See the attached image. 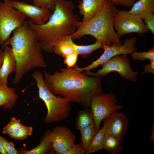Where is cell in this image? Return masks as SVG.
Here are the masks:
<instances>
[{"label": "cell", "mask_w": 154, "mask_h": 154, "mask_svg": "<svg viewBox=\"0 0 154 154\" xmlns=\"http://www.w3.org/2000/svg\"><path fill=\"white\" fill-rule=\"evenodd\" d=\"M43 76L45 84L52 93L85 108L90 107L93 97L103 93L100 78L78 72L74 66L52 74L45 71Z\"/></svg>", "instance_id": "obj_1"}, {"label": "cell", "mask_w": 154, "mask_h": 154, "mask_svg": "<svg viewBox=\"0 0 154 154\" xmlns=\"http://www.w3.org/2000/svg\"><path fill=\"white\" fill-rule=\"evenodd\" d=\"M74 8L70 1L55 0L53 13L45 23L38 25L30 20L27 21L35 33L42 50L53 52V47L56 42L63 38L72 36L75 32L79 17L73 12Z\"/></svg>", "instance_id": "obj_2"}, {"label": "cell", "mask_w": 154, "mask_h": 154, "mask_svg": "<svg viewBox=\"0 0 154 154\" xmlns=\"http://www.w3.org/2000/svg\"><path fill=\"white\" fill-rule=\"evenodd\" d=\"M13 33V36L4 42L2 49L7 45L11 47L17 62L12 83L17 84L31 70L46 66L36 34L27 21L16 29Z\"/></svg>", "instance_id": "obj_3"}, {"label": "cell", "mask_w": 154, "mask_h": 154, "mask_svg": "<svg viewBox=\"0 0 154 154\" xmlns=\"http://www.w3.org/2000/svg\"><path fill=\"white\" fill-rule=\"evenodd\" d=\"M117 10L109 0H105L100 10L93 17L86 21L77 22L72 39H78L88 35L94 37L102 45L121 44L113 24L114 17Z\"/></svg>", "instance_id": "obj_4"}, {"label": "cell", "mask_w": 154, "mask_h": 154, "mask_svg": "<svg viewBox=\"0 0 154 154\" xmlns=\"http://www.w3.org/2000/svg\"><path fill=\"white\" fill-rule=\"evenodd\" d=\"M31 76L36 81L39 98L44 102L47 108L45 122L50 123L66 118L71 110V102L66 98L55 96L45 84L44 76L41 72L34 71Z\"/></svg>", "instance_id": "obj_5"}, {"label": "cell", "mask_w": 154, "mask_h": 154, "mask_svg": "<svg viewBox=\"0 0 154 154\" xmlns=\"http://www.w3.org/2000/svg\"><path fill=\"white\" fill-rule=\"evenodd\" d=\"M12 1L4 0L0 3V45L2 46L11 33L25 21L26 16L13 7Z\"/></svg>", "instance_id": "obj_6"}, {"label": "cell", "mask_w": 154, "mask_h": 154, "mask_svg": "<svg viewBox=\"0 0 154 154\" xmlns=\"http://www.w3.org/2000/svg\"><path fill=\"white\" fill-rule=\"evenodd\" d=\"M100 66L102 68L96 72L89 71L85 72L84 73L99 78L106 76L112 72H115L125 80L132 82L136 81L138 72L132 70L130 61L127 55L116 56Z\"/></svg>", "instance_id": "obj_7"}, {"label": "cell", "mask_w": 154, "mask_h": 154, "mask_svg": "<svg viewBox=\"0 0 154 154\" xmlns=\"http://www.w3.org/2000/svg\"><path fill=\"white\" fill-rule=\"evenodd\" d=\"M118 100L114 94L103 93L93 97L90 107L97 132L100 129L101 121L113 112L122 109V106L117 104Z\"/></svg>", "instance_id": "obj_8"}, {"label": "cell", "mask_w": 154, "mask_h": 154, "mask_svg": "<svg viewBox=\"0 0 154 154\" xmlns=\"http://www.w3.org/2000/svg\"><path fill=\"white\" fill-rule=\"evenodd\" d=\"M113 24L119 38L125 34L136 33L142 35L148 32L143 20L128 11L117 10L114 17Z\"/></svg>", "instance_id": "obj_9"}, {"label": "cell", "mask_w": 154, "mask_h": 154, "mask_svg": "<svg viewBox=\"0 0 154 154\" xmlns=\"http://www.w3.org/2000/svg\"><path fill=\"white\" fill-rule=\"evenodd\" d=\"M137 38L135 37L130 38H127L122 44H113L111 45H102L101 48L104 50L102 55L98 59L92 62L90 65L84 68L79 67L77 65L74 66L78 72H82L90 71L96 68L112 57L118 55H127L136 51L137 49L135 47Z\"/></svg>", "instance_id": "obj_10"}, {"label": "cell", "mask_w": 154, "mask_h": 154, "mask_svg": "<svg viewBox=\"0 0 154 154\" xmlns=\"http://www.w3.org/2000/svg\"><path fill=\"white\" fill-rule=\"evenodd\" d=\"M52 148L57 154H67L76 144V136L68 128L57 126L52 130Z\"/></svg>", "instance_id": "obj_11"}, {"label": "cell", "mask_w": 154, "mask_h": 154, "mask_svg": "<svg viewBox=\"0 0 154 154\" xmlns=\"http://www.w3.org/2000/svg\"><path fill=\"white\" fill-rule=\"evenodd\" d=\"M13 7L29 18L33 23L41 25L49 19L52 13L50 10L18 0H12Z\"/></svg>", "instance_id": "obj_12"}, {"label": "cell", "mask_w": 154, "mask_h": 154, "mask_svg": "<svg viewBox=\"0 0 154 154\" xmlns=\"http://www.w3.org/2000/svg\"><path fill=\"white\" fill-rule=\"evenodd\" d=\"M103 121L106 127L105 134L123 139L128 129L129 122L127 117L124 113L114 112Z\"/></svg>", "instance_id": "obj_13"}, {"label": "cell", "mask_w": 154, "mask_h": 154, "mask_svg": "<svg viewBox=\"0 0 154 154\" xmlns=\"http://www.w3.org/2000/svg\"><path fill=\"white\" fill-rule=\"evenodd\" d=\"M3 59L0 69V85L7 84L9 74L15 71L17 62L11 47L7 45L3 48Z\"/></svg>", "instance_id": "obj_14"}, {"label": "cell", "mask_w": 154, "mask_h": 154, "mask_svg": "<svg viewBox=\"0 0 154 154\" xmlns=\"http://www.w3.org/2000/svg\"><path fill=\"white\" fill-rule=\"evenodd\" d=\"M105 0H82L78 6L79 12L83 16L82 21L89 20L95 15L101 8Z\"/></svg>", "instance_id": "obj_15"}, {"label": "cell", "mask_w": 154, "mask_h": 154, "mask_svg": "<svg viewBox=\"0 0 154 154\" xmlns=\"http://www.w3.org/2000/svg\"><path fill=\"white\" fill-rule=\"evenodd\" d=\"M19 98L16 89L7 84L0 85V108L3 110L11 109Z\"/></svg>", "instance_id": "obj_16"}, {"label": "cell", "mask_w": 154, "mask_h": 154, "mask_svg": "<svg viewBox=\"0 0 154 154\" xmlns=\"http://www.w3.org/2000/svg\"><path fill=\"white\" fill-rule=\"evenodd\" d=\"M52 130H46L40 139V143L36 147L29 150L24 148L19 150V154H45L52 148V144L50 137Z\"/></svg>", "instance_id": "obj_17"}, {"label": "cell", "mask_w": 154, "mask_h": 154, "mask_svg": "<svg viewBox=\"0 0 154 154\" xmlns=\"http://www.w3.org/2000/svg\"><path fill=\"white\" fill-rule=\"evenodd\" d=\"M128 11L142 19L148 13L154 12V0H139L134 3Z\"/></svg>", "instance_id": "obj_18"}, {"label": "cell", "mask_w": 154, "mask_h": 154, "mask_svg": "<svg viewBox=\"0 0 154 154\" xmlns=\"http://www.w3.org/2000/svg\"><path fill=\"white\" fill-rule=\"evenodd\" d=\"M73 42L71 36L63 38L53 46V52L64 58L67 55L75 52L73 46Z\"/></svg>", "instance_id": "obj_19"}, {"label": "cell", "mask_w": 154, "mask_h": 154, "mask_svg": "<svg viewBox=\"0 0 154 154\" xmlns=\"http://www.w3.org/2000/svg\"><path fill=\"white\" fill-rule=\"evenodd\" d=\"M76 128L80 131L94 123V118L91 109L85 108L79 111L75 120Z\"/></svg>", "instance_id": "obj_20"}, {"label": "cell", "mask_w": 154, "mask_h": 154, "mask_svg": "<svg viewBox=\"0 0 154 154\" xmlns=\"http://www.w3.org/2000/svg\"><path fill=\"white\" fill-rule=\"evenodd\" d=\"M123 140L113 135L105 134L104 142V149L110 154H118L123 149L121 142Z\"/></svg>", "instance_id": "obj_21"}, {"label": "cell", "mask_w": 154, "mask_h": 154, "mask_svg": "<svg viewBox=\"0 0 154 154\" xmlns=\"http://www.w3.org/2000/svg\"><path fill=\"white\" fill-rule=\"evenodd\" d=\"M105 133L106 127L104 125L96 133L90 145L86 150L85 154L93 153L104 149Z\"/></svg>", "instance_id": "obj_22"}, {"label": "cell", "mask_w": 154, "mask_h": 154, "mask_svg": "<svg viewBox=\"0 0 154 154\" xmlns=\"http://www.w3.org/2000/svg\"><path fill=\"white\" fill-rule=\"evenodd\" d=\"M73 46L75 52L80 55L83 58L86 59L94 51L101 48L102 44L96 40L94 43L88 45H79L74 42Z\"/></svg>", "instance_id": "obj_23"}, {"label": "cell", "mask_w": 154, "mask_h": 154, "mask_svg": "<svg viewBox=\"0 0 154 154\" xmlns=\"http://www.w3.org/2000/svg\"><path fill=\"white\" fill-rule=\"evenodd\" d=\"M80 131L81 136L80 143L86 151L97 132L94 123L82 129Z\"/></svg>", "instance_id": "obj_24"}, {"label": "cell", "mask_w": 154, "mask_h": 154, "mask_svg": "<svg viewBox=\"0 0 154 154\" xmlns=\"http://www.w3.org/2000/svg\"><path fill=\"white\" fill-rule=\"evenodd\" d=\"M33 128L30 126L23 125L18 130L9 136L13 139L17 140H24L31 135Z\"/></svg>", "instance_id": "obj_25"}, {"label": "cell", "mask_w": 154, "mask_h": 154, "mask_svg": "<svg viewBox=\"0 0 154 154\" xmlns=\"http://www.w3.org/2000/svg\"><path fill=\"white\" fill-rule=\"evenodd\" d=\"M22 125L20 119H17L15 117H12L7 125L3 128L2 132L9 135L18 130Z\"/></svg>", "instance_id": "obj_26"}, {"label": "cell", "mask_w": 154, "mask_h": 154, "mask_svg": "<svg viewBox=\"0 0 154 154\" xmlns=\"http://www.w3.org/2000/svg\"><path fill=\"white\" fill-rule=\"evenodd\" d=\"M133 59L136 60L143 61L145 59L149 60L150 61L154 60V47L150 49L148 51H143L138 52L135 51L131 53Z\"/></svg>", "instance_id": "obj_27"}, {"label": "cell", "mask_w": 154, "mask_h": 154, "mask_svg": "<svg viewBox=\"0 0 154 154\" xmlns=\"http://www.w3.org/2000/svg\"><path fill=\"white\" fill-rule=\"evenodd\" d=\"M33 5L53 11L55 0H32Z\"/></svg>", "instance_id": "obj_28"}, {"label": "cell", "mask_w": 154, "mask_h": 154, "mask_svg": "<svg viewBox=\"0 0 154 154\" xmlns=\"http://www.w3.org/2000/svg\"><path fill=\"white\" fill-rule=\"evenodd\" d=\"M0 139L7 154H19V150L16 149L13 142L8 141L1 135Z\"/></svg>", "instance_id": "obj_29"}, {"label": "cell", "mask_w": 154, "mask_h": 154, "mask_svg": "<svg viewBox=\"0 0 154 154\" xmlns=\"http://www.w3.org/2000/svg\"><path fill=\"white\" fill-rule=\"evenodd\" d=\"M145 24L148 31L154 34V12H150L145 15L143 18Z\"/></svg>", "instance_id": "obj_30"}, {"label": "cell", "mask_w": 154, "mask_h": 154, "mask_svg": "<svg viewBox=\"0 0 154 154\" xmlns=\"http://www.w3.org/2000/svg\"><path fill=\"white\" fill-rule=\"evenodd\" d=\"M78 55L76 53L74 52L67 55L64 58V63L66 65L67 67H72L76 65Z\"/></svg>", "instance_id": "obj_31"}, {"label": "cell", "mask_w": 154, "mask_h": 154, "mask_svg": "<svg viewBox=\"0 0 154 154\" xmlns=\"http://www.w3.org/2000/svg\"><path fill=\"white\" fill-rule=\"evenodd\" d=\"M115 5H120L127 7H132L135 0H109Z\"/></svg>", "instance_id": "obj_32"}, {"label": "cell", "mask_w": 154, "mask_h": 154, "mask_svg": "<svg viewBox=\"0 0 154 154\" xmlns=\"http://www.w3.org/2000/svg\"><path fill=\"white\" fill-rule=\"evenodd\" d=\"M86 151L80 143L75 144L74 146L67 154H84Z\"/></svg>", "instance_id": "obj_33"}, {"label": "cell", "mask_w": 154, "mask_h": 154, "mask_svg": "<svg viewBox=\"0 0 154 154\" xmlns=\"http://www.w3.org/2000/svg\"><path fill=\"white\" fill-rule=\"evenodd\" d=\"M143 67L144 68V70L141 74L146 72L154 74V60L150 61L149 64L143 65Z\"/></svg>", "instance_id": "obj_34"}, {"label": "cell", "mask_w": 154, "mask_h": 154, "mask_svg": "<svg viewBox=\"0 0 154 154\" xmlns=\"http://www.w3.org/2000/svg\"><path fill=\"white\" fill-rule=\"evenodd\" d=\"M154 122H153L152 126V132L149 140L151 141H153L154 140Z\"/></svg>", "instance_id": "obj_35"}, {"label": "cell", "mask_w": 154, "mask_h": 154, "mask_svg": "<svg viewBox=\"0 0 154 154\" xmlns=\"http://www.w3.org/2000/svg\"><path fill=\"white\" fill-rule=\"evenodd\" d=\"M0 154H7L5 151L0 139Z\"/></svg>", "instance_id": "obj_36"}, {"label": "cell", "mask_w": 154, "mask_h": 154, "mask_svg": "<svg viewBox=\"0 0 154 154\" xmlns=\"http://www.w3.org/2000/svg\"><path fill=\"white\" fill-rule=\"evenodd\" d=\"M3 59V51L0 50V69L2 65Z\"/></svg>", "instance_id": "obj_37"}]
</instances>
